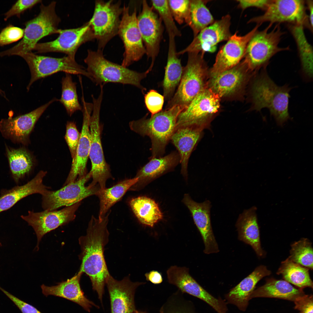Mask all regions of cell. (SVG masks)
<instances>
[{"label": "cell", "mask_w": 313, "mask_h": 313, "mask_svg": "<svg viewBox=\"0 0 313 313\" xmlns=\"http://www.w3.org/2000/svg\"><path fill=\"white\" fill-rule=\"evenodd\" d=\"M175 38L169 36V44L167 63L162 83L163 96L169 100L174 94L176 87L181 79L183 71L181 61L178 57Z\"/></svg>", "instance_id": "1f68e13d"}, {"label": "cell", "mask_w": 313, "mask_h": 313, "mask_svg": "<svg viewBox=\"0 0 313 313\" xmlns=\"http://www.w3.org/2000/svg\"><path fill=\"white\" fill-rule=\"evenodd\" d=\"M56 3L53 1L47 6L41 4L39 14L25 23L24 35L21 40L12 48L0 52V57L20 56L32 52L41 39L58 34V26L61 20L56 13Z\"/></svg>", "instance_id": "5b68a950"}, {"label": "cell", "mask_w": 313, "mask_h": 313, "mask_svg": "<svg viewBox=\"0 0 313 313\" xmlns=\"http://www.w3.org/2000/svg\"><path fill=\"white\" fill-rule=\"evenodd\" d=\"M61 98L59 99L65 108L68 114L71 116L75 112L81 110L77 91L76 83L73 81L71 74L65 73L62 79Z\"/></svg>", "instance_id": "ab89813d"}, {"label": "cell", "mask_w": 313, "mask_h": 313, "mask_svg": "<svg viewBox=\"0 0 313 313\" xmlns=\"http://www.w3.org/2000/svg\"><path fill=\"white\" fill-rule=\"evenodd\" d=\"M82 274L79 272L71 279L59 283L56 285L48 286L43 284L41 286L42 292L46 296L52 295L69 300L79 305L89 312L92 306L97 308L99 306L88 299L81 289L80 281Z\"/></svg>", "instance_id": "4316f807"}, {"label": "cell", "mask_w": 313, "mask_h": 313, "mask_svg": "<svg viewBox=\"0 0 313 313\" xmlns=\"http://www.w3.org/2000/svg\"><path fill=\"white\" fill-rule=\"evenodd\" d=\"M59 101L54 98L35 109L14 117L2 119L0 131L3 136L14 142L26 145L35 125L47 108L53 103Z\"/></svg>", "instance_id": "d6986e66"}, {"label": "cell", "mask_w": 313, "mask_h": 313, "mask_svg": "<svg viewBox=\"0 0 313 313\" xmlns=\"http://www.w3.org/2000/svg\"><path fill=\"white\" fill-rule=\"evenodd\" d=\"M273 25L269 23L263 30H258L247 45L243 61L248 70L254 74L266 68L270 59L276 53L290 50L288 46H279L285 32L281 30L279 24H276L270 30Z\"/></svg>", "instance_id": "8992f818"}, {"label": "cell", "mask_w": 313, "mask_h": 313, "mask_svg": "<svg viewBox=\"0 0 313 313\" xmlns=\"http://www.w3.org/2000/svg\"><path fill=\"white\" fill-rule=\"evenodd\" d=\"M203 131L191 127H182L176 129L171 139L178 150L181 165V173L187 179L188 166L191 154L201 139Z\"/></svg>", "instance_id": "4dcf8cb0"}, {"label": "cell", "mask_w": 313, "mask_h": 313, "mask_svg": "<svg viewBox=\"0 0 313 313\" xmlns=\"http://www.w3.org/2000/svg\"><path fill=\"white\" fill-rule=\"evenodd\" d=\"M220 97L208 87L199 93L179 114L176 129L188 127L203 131L218 112Z\"/></svg>", "instance_id": "ba28073f"}, {"label": "cell", "mask_w": 313, "mask_h": 313, "mask_svg": "<svg viewBox=\"0 0 313 313\" xmlns=\"http://www.w3.org/2000/svg\"><path fill=\"white\" fill-rule=\"evenodd\" d=\"M308 268L295 263L288 257L282 262L277 274L281 275L285 280L302 289L312 288L313 282Z\"/></svg>", "instance_id": "74e56055"}, {"label": "cell", "mask_w": 313, "mask_h": 313, "mask_svg": "<svg viewBox=\"0 0 313 313\" xmlns=\"http://www.w3.org/2000/svg\"><path fill=\"white\" fill-rule=\"evenodd\" d=\"M84 61L91 80L96 85L103 86L111 82L133 85L140 89L142 93L146 90L141 82L148 73L147 70L139 72L110 61L104 57L101 50H88Z\"/></svg>", "instance_id": "277c9868"}, {"label": "cell", "mask_w": 313, "mask_h": 313, "mask_svg": "<svg viewBox=\"0 0 313 313\" xmlns=\"http://www.w3.org/2000/svg\"><path fill=\"white\" fill-rule=\"evenodd\" d=\"M137 172V182L129 190L139 191L163 174L171 171L180 162L178 153L173 152L164 157L150 159Z\"/></svg>", "instance_id": "484cf974"}, {"label": "cell", "mask_w": 313, "mask_h": 313, "mask_svg": "<svg viewBox=\"0 0 313 313\" xmlns=\"http://www.w3.org/2000/svg\"><path fill=\"white\" fill-rule=\"evenodd\" d=\"M81 204V202H79L59 210H44L39 212L29 211L28 215L21 216L35 232L37 241V249L39 248L41 239L46 234L75 219V213Z\"/></svg>", "instance_id": "ac0fdd59"}, {"label": "cell", "mask_w": 313, "mask_h": 313, "mask_svg": "<svg viewBox=\"0 0 313 313\" xmlns=\"http://www.w3.org/2000/svg\"><path fill=\"white\" fill-rule=\"evenodd\" d=\"M291 89L286 85H276L269 77L266 68L262 69L256 76L251 87L252 109L260 111L267 108L277 125L283 126L291 119L288 104Z\"/></svg>", "instance_id": "7a4b0ae2"}, {"label": "cell", "mask_w": 313, "mask_h": 313, "mask_svg": "<svg viewBox=\"0 0 313 313\" xmlns=\"http://www.w3.org/2000/svg\"><path fill=\"white\" fill-rule=\"evenodd\" d=\"M20 57L26 61L30 72V80L26 87L28 91L37 80L60 72L70 74L82 75L91 80L86 70L78 64L75 59L68 56L54 58L38 55L30 52Z\"/></svg>", "instance_id": "8fae6325"}, {"label": "cell", "mask_w": 313, "mask_h": 313, "mask_svg": "<svg viewBox=\"0 0 313 313\" xmlns=\"http://www.w3.org/2000/svg\"><path fill=\"white\" fill-rule=\"evenodd\" d=\"M169 283L176 287L182 293H186L205 302L218 313H227V303L216 298L203 288L191 276L188 268L172 266L167 271Z\"/></svg>", "instance_id": "e0dca14e"}, {"label": "cell", "mask_w": 313, "mask_h": 313, "mask_svg": "<svg viewBox=\"0 0 313 313\" xmlns=\"http://www.w3.org/2000/svg\"><path fill=\"white\" fill-rule=\"evenodd\" d=\"M209 1L190 0L189 16L186 23L192 30L194 37L215 21L206 6Z\"/></svg>", "instance_id": "f35d334b"}, {"label": "cell", "mask_w": 313, "mask_h": 313, "mask_svg": "<svg viewBox=\"0 0 313 313\" xmlns=\"http://www.w3.org/2000/svg\"><path fill=\"white\" fill-rule=\"evenodd\" d=\"M130 205L134 214L142 224L151 227L163 218V214L153 199L139 196L132 198Z\"/></svg>", "instance_id": "836d02e7"}, {"label": "cell", "mask_w": 313, "mask_h": 313, "mask_svg": "<svg viewBox=\"0 0 313 313\" xmlns=\"http://www.w3.org/2000/svg\"><path fill=\"white\" fill-rule=\"evenodd\" d=\"M305 294L302 289H297L285 280L271 278L263 285L254 290L250 299L256 297L277 298L294 301Z\"/></svg>", "instance_id": "d6a6232c"}, {"label": "cell", "mask_w": 313, "mask_h": 313, "mask_svg": "<svg viewBox=\"0 0 313 313\" xmlns=\"http://www.w3.org/2000/svg\"><path fill=\"white\" fill-rule=\"evenodd\" d=\"M185 108L175 105L151 116L130 122V129L140 135L148 136L152 143L150 159L162 156L174 132L178 116Z\"/></svg>", "instance_id": "3957f363"}, {"label": "cell", "mask_w": 313, "mask_h": 313, "mask_svg": "<svg viewBox=\"0 0 313 313\" xmlns=\"http://www.w3.org/2000/svg\"><path fill=\"white\" fill-rule=\"evenodd\" d=\"M147 1L143 0L141 12L137 17L138 26L141 34L148 59L151 60L149 72L153 66L159 51L163 27L162 21Z\"/></svg>", "instance_id": "2e32d148"}, {"label": "cell", "mask_w": 313, "mask_h": 313, "mask_svg": "<svg viewBox=\"0 0 313 313\" xmlns=\"http://www.w3.org/2000/svg\"><path fill=\"white\" fill-rule=\"evenodd\" d=\"M0 94L2 96H4L5 94V92L3 90H1L0 88Z\"/></svg>", "instance_id": "11a10c76"}, {"label": "cell", "mask_w": 313, "mask_h": 313, "mask_svg": "<svg viewBox=\"0 0 313 313\" xmlns=\"http://www.w3.org/2000/svg\"><path fill=\"white\" fill-rule=\"evenodd\" d=\"M120 1L113 2L97 0L95 2L94 12L89 21L95 39L98 42V49H103L107 43L118 34L120 16L123 7Z\"/></svg>", "instance_id": "7c38bea8"}, {"label": "cell", "mask_w": 313, "mask_h": 313, "mask_svg": "<svg viewBox=\"0 0 313 313\" xmlns=\"http://www.w3.org/2000/svg\"><path fill=\"white\" fill-rule=\"evenodd\" d=\"M185 66L178 87L168 101L165 109L175 105L186 108L193 99L206 88L207 68L204 60V53L189 52Z\"/></svg>", "instance_id": "52a82bcc"}, {"label": "cell", "mask_w": 313, "mask_h": 313, "mask_svg": "<svg viewBox=\"0 0 313 313\" xmlns=\"http://www.w3.org/2000/svg\"><path fill=\"white\" fill-rule=\"evenodd\" d=\"M303 0H270L263 14L250 19L248 23L261 25L266 22L273 24L285 23L301 25L312 32Z\"/></svg>", "instance_id": "30bf717a"}, {"label": "cell", "mask_w": 313, "mask_h": 313, "mask_svg": "<svg viewBox=\"0 0 313 313\" xmlns=\"http://www.w3.org/2000/svg\"><path fill=\"white\" fill-rule=\"evenodd\" d=\"M92 97L93 109L89 120L90 143L89 157L91 163L90 171L92 180L89 185L92 187L98 185L101 189H103L106 188L107 181L112 176L109 166L105 159L101 140L100 115L103 96L100 94L97 98L93 96Z\"/></svg>", "instance_id": "9c48e42d"}, {"label": "cell", "mask_w": 313, "mask_h": 313, "mask_svg": "<svg viewBox=\"0 0 313 313\" xmlns=\"http://www.w3.org/2000/svg\"><path fill=\"white\" fill-rule=\"evenodd\" d=\"M271 273V271L264 265L257 267L252 273L225 295L227 303L236 305L241 311H245L250 300V296L257 283L263 277L269 275Z\"/></svg>", "instance_id": "83f0119b"}, {"label": "cell", "mask_w": 313, "mask_h": 313, "mask_svg": "<svg viewBox=\"0 0 313 313\" xmlns=\"http://www.w3.org/2000/svg\"><path fill=\"white\" fill-rule=\"evenodd\" d=\"M288 257L293 262L303 267L313 269V248L312 243L306 238L302 239L291 245Z\"/></svg>", "instance_id": "60d3db41"}, {"label": "cell", "mask_w": 313, "mask_h": 313, "mask_svg": "<svg viewBox=\"0 0 313 313\" xmlns=\"http://www.w3.org/2000/svg\"><path fill=\"white\" fill-rule=\"evenodd\" d=\"M178 290L169 297L161 307L160 313H196L191 301L186 299Z\"/></svg>", "instance_id": "b9f144b4"}, {"label": "cell", "mask_w": 313, "mask_h": 313, "mask_svg": "<svg viewBox=\"0 0 313 313\" xmlns=\"http://www.w3.org/2000/svg\"><path fill=\"white\" fill-rule=\"evenodd\" d=\"M182 202L190 212L194 221L203 241L204 252L207 254L219 251L212 227L210 210L211 204L208 200L201 203L194 201L188 194H185Z\"/></svg>", "instance_id": "d4e9b609"}, {"label": "cell", "mask_w": 313, "mask_h": 313, "mask_svg": "<svg viewBox=\"0 0 313 313\" xmlns=\"http://www.w3.org/2000/svg\"><path fill=\"white\" fill-rule=\"evenodd\" d=\"M6 151L12 177L16 182L31 171L33 165V159L25 148H11L6 145Z\"/></svg>", "instance_id": "8d00e7d4"}, {"label": "cell", "mask_w": 313, "mask_h": 313, "mask_svg": "<svg viewBox=\"0 0 313 313\" xmlns=\"http://www.w3.org/2000/svg\"><path fill=\"white\" fill-rule=\"evenodd\" d=\"M288 28L296 43L304 77L310 79L313 75V49L308 41L302 26L288 24Z\"/></svg>", "instance_id": "d590c367"}, {"label": "cell", "mask_w": 313, "mask_h": 313, "mask_svg": "<svg viewBox=\"0 0 313 313\" xmlns=\"http://www.w3.org/2000/svg\"><path fill=\"white\" fill-rule=\"evenodd\" d=\"M110 212L101 220L92 216L86 235L79 239L81 249L79 258L81 261L79 272L85 273L89 276L93 289L97 293L101 303L106 280L110 274L103 251L108 241L107 225Z\"/></svg>", "instance_id": "6da1fadb"}, {"label": "cell", "mask_w": 313, "mask_h": 313, "mask_svg": "<svg viewBox=\"0 0 313 313\" xmlns=\"http://www.w3.org/2000/svg\"><path fill=\"white\" fill-rule=\"evenodd\" d=\"M24 32V29L9 25L0 32V46L9 44L22 39Z\"/></svg>", "instance_id": "f6af8a7d"}, {"label": "cell", "mask_w": 313, "mask_h": 313, "mask_svg": "<svg viewBox=\"0 0 313 313\" xmlns=\"http://www.w3.org/2000/svg\"><path fill=\"white\" fill-rule=\"evenodd\" d=\"M254 74L243 60L232 68L210 75L208 87L220 97L229 96L242 88Z\"/></svg>", "instance_id": "cb8c5ba5"}, {"label": "cell", "mask_w": 313, "mask_h": 313, "mask_svg": "<svg viewBox=\"0 0 313 313\" xmlns=\"http://www.w3.org/2000/svg\"><path fill=\"white\" fill-rule=\"evenodd\" d=\"M91 178L90 171L83 177L57 190H49L42 195V206L44 210H57L62 207L71 206L81 202L84 199L96 195L101 189L98 185L92 187L85 186Z\"/></svg>", "instance_id": "4fadbf2b"}, {"label": "cell", "mask_w": 313, "mask_h": 313, "mask_svg": "<svg viewBox=\"0 0 313 313\" xmlns=\"http://www.w3.org/2000/svg\"><path fill=\"white\" fill-rule=\"evenodd\" d=\"M151 3L152 8L157 12L163 22L168 36H181V32L175 23L168 0H152Z\"/></svg>", "instance_id": "7bdbcfd3"}, {"label": "cell", "mask_w": 313, "mask_h": 313, "mask_svg": "<svg viewBox=\"0 0 313 313\" xmlns=\"http://www.w3.org/2000/svg\"><path fill=\"white\" fill-rule=\"evenodd\" d=\"M294 308L299 313H313V296L305 294L294 301Z\"/></svg>", "instance_id": "681fc988"}, {"label": "cell", "mask_w": 313, "mask_h": 313, "mask_svg": "<svg viewBox=\"0 0 313 313\" xmlns=\"http://www.w3.org/2000/svg\"><path fill=\"white\" fill-rule=\"evenodd\" d=\"M47 172L40 171L27 183L15 186L9 190H3L0 196V213L13 206L23 198L34 194L43 195L50 188L43 184V178Z\"/></svg>", "instance_id": "f1b7e54d"}, {"label": "cell", "mask_w": 313, "mask_h": 313, "mask_svg": "<svg viewBox=\"0 0 313 313\" xmlns=\"http://www.w3.org/2000/svg\"><path fill=\"white\" fill-rule=\"evenodd\" d=\"M83 121L81 132L76 154L67 178L63 186L74 182L87 174L86 165L90 147L89 120L93 109L92 103L81 98Z\"/></svg>", "instance_id": "7402d4cb"}, {"label": "cell", "mask_w": 313, "mask_h": 313, "mask_svg": "<svg viewBox=\"0 0 313 313\" xmlns=\"http://www.w3.org/2000/svg\"><path fill=\"white\" fill-rule=\"evenodd\" d=\"M256 210L255 206L245 210L239 216L236 226L239 239L251 246L258 256L262 257L265 252L261 246Z\"/></svg>", "instance_id": "f546056e"}, {"label": "cell", "mask_w": 313, "mask_h": 313, "mask_svg": "<svg viewBox=\"0 0 313 313\" xmlns=\"http://www.w3.org/2000/svg\"><path fill=\"white\" fill-rule=\"evenodd\" d=\"M118 34L122 41L125 48L121 65L127 68L140 60L146 54L138 26L136 9L130 13L129 7L124 5Z\"/></svg>", "instance_id": "5bb4252c"}, {"label": "cell", "mask_w": 313, "mask_h": 313, "mask_svg": "<svg viewBox=\"0 0 313 313\" xmlns=\"http://www.w3.org/2000/svg\"><path fill=\"white\" fill-rule=\"evenodd\" d=\"M146 279L154 284H159L163 281L162 274L159 271L153 270L145 274Z\"/></svg>", "instance_id": "f5cc1de1"}, {"label": "cell", "mask_w": 313, "mask_h": 313, "mask_svg": "<svg viewBox=\"0 0 313 313\" xmlns=\"http://www.w3.org/2000/svg\"><path fill=\"white\" fill-rule=\"evenodd\" d=\"M0 290L14 303L22 313H42L33 306L18 298L0 287Z\"/></svg>", "instance_id": "f907efd6"}, {"label": "cell", "mask_w": 313, "mask_h": 313, "mask_svg": "<svg viewBox=\"0 0 313 313\" xmlns=\"http://www.w3.org/2000/svg\"><path fill=\"white\" fill-rule=\"evenodd\" d=\"M270 0H237L239 7L243 10L250 7H255L265 11Z\"/></svg>", "instance_id": "816d5d0a"}, {"label": "cell", "mask_w": 313, "mask_h": 313, "mask_svg": "<svg viewBox=\"0 0 313 313\" xmlns=\"http://www.w3.org/2000/svg\"><path fill=\"white\" fill-rule=\"evenodd\" d=\"M231 17L227 14L215 21L201 31L184 49L177 52L178 55L189 52H214L219 43L228 41L232 35L230 27Z\"/></svg>", "instance_id": "ffe728a7"}, {"label": "cell", "mask_w": 313, "mask_h": 313, "mask_svg": "<svg viewBox=\"0 0 313 313\" xmlns=\"http://www.w3.org/2000/svg\"><path fill=\"white\" fill-rule=\"evenodd\" d=\"M134 313H146L145 312L136 310Z\"/></svg>", "instance_id": "9f6ffc18"}, {"label": "cell", "mask_w": 313, "mask_h": 313, "mask_svg": "<svg viewBox=\"0 0 313 313\" xmlns=\"http://www.w3.org/2000/svg\"><path fill=\"white\" fill-rule=\"evenodd\" d=\"M164 97L154 90H151L144 96V102L147 108L152 116L162 111Z\"/></svg>", "instance_id": "bcb514c9"}, {"label": "cell", "mask_w": 313, "mask_h": 313, "mask_svg": "<svg viewBox=\"0 0 313 313\" xmlns=\"http://www.w3.org/2000/svg\"><path fill=\"white\" fill-rule=\"evenodd\" d=\"M261 25L256 24L243 36L238 35L237 32L232 35L219 51L210 70V75L220 73L238 64L244 57L248 42Z\"/></svg>", "instance_id": "44dd1931"}, {"label": "cell", "mask_w": 313, "mask_h": 313, "mask_svg": "<svg viewBox=\"0 0 313 313\" xmlns=\"http://www.w3.org/2000/svg\"><path fill=\"white\" fill-rule=\"evenodd\" d=\"M1 245H1V243L0 242V246H1Z\"/></svg>", "instance_id": "6f0895ef"}, {"label": "cell", "mask_w": 313, "mask_h": 313, "mask_svg": "<svg viewBox=\"0 0 313 313\" xmlns=\"http://www.w3.org/2000/svg\"><path fill=\"white\" fill-rule=\"evenodd\" d=\"M81 133L79 132L75 123L68 121L65 138L68 147L72 160L74 159L79 140Z\"/></svg>", "instance_id": "7dc6e473"}, {"label": "cell", "mask_w": 313, "mask_h": 313, "mask_svg": "<svg viewBox=\"0 0 313 313\" xmlns=\"http://www.w3.org/2000/svg\"><path fill=\"white\" fill-rule=\"evenodd\" d=\"M57 39L51 41L38 43L34 50L38 53L59 52L75 59L79 47L85 43L95 39L89 21L78 28L59 29Z\"/></svg>", "instance_id": "9a60e30c"}, {"label": "cell", "mask_w": 313, "mask_h": 313, "mask_svg": "<svg viewBox=\"0 0 313 313\" xmlns=\"http://www.w3.org/2000/svg\"><path fill=\"white\" fill-rule=\"evenodd\" d=\"M305 1L306 9H308L309 12L308 16L310 23L311 26L313 28V1L307 0Z\"/></svg>", "instance_id": "db71d44e"}, {"label": "cell", "mask_w": 313, "mask_h": 313, "mask_svg": "<svg viewBox=\"0 0 313 313\" xmlns=\"http://www.w3.org/2000/svg\"><path fill=\"white\" fill-rule=\"evenodd\" d=\"M145 282H133L127 276L121 281L110 274L106 281L109 293L111 313H134L136 309L134 296L139 286Z\"/></svg>", "instance_id": "603a6c76"}, {"label": "cell", "mask_w": 313, "mask_h": 313, "mask_svg": "<svg viewBox=\"0 0 313 313\" xmlns=\"http://www.w3.org/2000/svg\"><path fill=\"white\" fill-rule=\"evenodd\" d=\"M138 180L135 177L126 179L110 188L100 189L96 195L99 200L98 218L100 220L103 219L110 208L121 199Z\"/></svg>", "instance_id": "e575fe53"}, {"label": "cell", "mask_w": 313, "mask_h": 313, "mask_svg": "<svg viewBox=\"0 0 313 313\" xmlns=\"http://www.w3.org/2000/svg\"><path fill=\"white\" fill-rule=\"evenodd\" d=\"M174 19L179 24L186 23L188 19L190 0H168Z\"/></svg>", "instance_id": "ee69618b"}, {"label": "cell", "mask_w": 313, "mask_h": 313, "mask_svg": "<svg viewBox=\"0 0 313 313\" xmlns=\"http://www.w3.org/2000/svg\"><path fill=\"white\" fill-rule=\"evenodd\" d=\"M40 0H19L17 1L4 14V19L6 21L11 17L16 16L19 18L25 11L41 3Z\"/></svg>", "instance_id": "c3c4849f"}]
</instances>
